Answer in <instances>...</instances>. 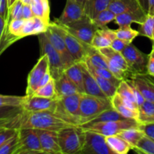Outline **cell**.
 I'll return each mask as SVG.
<instances>
[{
	"label": "cell",
	"instance_id": "33",
	"mask_svg": "<svg viewBox=\"0 0 154 154\" xmlns=\"http://www.w3.org/2000/svg\"><path fill=\"white\" fill-rule=\"evenodd\" d=\"M121 138L126 140L133 148L139 140L145 135L144 132L138 127H131L120 131L118 134Z\"/></svg>",
	"mask_w": 154,
	"mask_h": 154
},
{
	"label": "cell",
	"instance_id": "13",
	"mask_svg": "<svg viewBox=\"0 0 154 154\" xmlns=\"http://www.w3.org/2000/svg\"><path fill=\"white\" fill-rule=\"evenodd\" d=\"M50 71L49 60L47 55H40L36 64L29 73L27 78V87L26 90V96H32L38 87L39 83Z\"/></svg>",
	"mask_w": 154,
	"mask_h": 154
},
{
	"label": "cell",
	"instance_id": "22",
	"mask_svg": "<svg viewBox=\"0 0 154 154\" xmlns=\"http://www.w3.org/2000/svg\"><path fill=\"white\" fill-rule=\"evenodd\" d=\"M147 17V14L144 10L125 12L116 15L114 21L119 26V27L131 26V24L133 23L139 25L142 24L145 21Z\"/></svg>",
	"mask_w": 154,
	"mask_h": 154
},
{
	"label": "cell",
	"instance_id": "9",
	"mask_svg": "<svg viewBox=\"0 0 154 154\" xmlns=\"http://www.w3.org/2000/svg\"><path fill=\"white\" fill-rule=\"evenodd\" d=\"M123 57L129 66V72L132 74H147V62L149 54H144L132 43L129 44L123 51Z\"/></svg>",
	"mask_w": 154,
	"mask_h": 154
},
{
	"label": "cell",
	"instance_id": "12",
	"mask_svg": "<svg viewBox=\"0 0 154 154\" xmlns=\"http://www.w3.org/2000/svg\"><path fill=\"white\" fill-rule=\"evenodd\" d=\"M20 146L15 154L43 153L36 129H20Z\"/></svg>",
	"mask_w": 154,
	"mask_h": 154
},
{
	"label": "cell",
	"instance_id": "36",
	"mask_svg": "<svg viewBox=\"0 0 154 154\" xmlns=\"http://www.w3.org/2000/svg\"><path fill=\"white\" fill-rule=\"evenodd\" d=\"M116 14L113 11H111L109 9H105L102 11L100 13L98 14L96 17L93 18V23L99 29L104 28L106 26L108 23H110L112 21L115 20Z\"/></svg>",
	"mask_w": 154,
	"mask_h": 154
},
{
	"label": "cell",
	"instance_id": "19",
	"mask_svg": "<svg viewBox=\"0 0 154 154\" xmlns=\"http://www.w3.org/2000/svg\"><path fill=\"white\" fill-rule=\"evenodd\" d=\"M50 23L46 22L42 18L33 17L25 20L24 25L19 34L20 39L30 35H38L45 33L48 29Z\"/></svg>",
	"mask_w": 154,
	"mask_h": 154
},
{
	"label": "cell",
	"instance_id": "58",
	"mask_svg": "<svg viewBox=\"0 0 154 154\" xmlns=\"http://www.w3.org/2000/svg\"><path fill=\"white\" fill-rule=\"evenodd\" d=\"M4 127H6V126H0V130H1L2 129V128H4ZM9 127V126H8Z\"/></svg>",
	"mask_w": 154,
	"mask_h": 154
},
{
	"label": "cell",
	"instance_id": "47",
	"mask_svg": "<svg viewBox=\"0 0 154 154\" xmlns=\"http://www.w3.org/2000/svg\"><path fill=\"white\" fill-rule=\"evenodd\" d=\"M6 45V20L0 16V55L7 48Z\"/></svg>",
	"mask_w": 154,
	"mask_h": 154
},
{
	"label": "cell",
	"instance_id": "2",
	"mask_svg": "<svg viewBox=\"0 0 154 154\" xmlns=\"http://www.w3.org/2000/svg\"><path fill=\"white\" fill-rule=\"evenodd\" d=\"M59 144L63 154L80 153L85 141L84 130L79 126H71L58 131Z\"/></svg>",
	"mask_w": 154,
	"mask_h": 154
},
{
	"label": "cell",
	"instance_id": "11",
	"mask_svg": "<svg viewBox=\"0 0 154 154\" xmlns=\"http://www.w3.org/2000/svg\"><path fill=\"white\" fill-rule=\"evenodd\" d=\"M45 33L51 45L61 55L66 69L72 65L77 63L75 59L73 58V57L69 53L63 36L60 34V32L57 30L55 23L50 22L48 29Z\"/></svg>",
	"mask_w": 154,
	"mask_h": 154
},
{
	"label": "cell",
	"instance_id": "3",
	"mask_svg": "<svg viewBox=\"0 0 154 154\" xmlns=\"http://www.w3.org/2000/svg\"><path fill=\"white\" fill-rule=\"evenodd\" d=\"M111 108H113L112 102L108 98L82 94L80 105V125L87 123L96 116Z\"/></svg>",
	"mask_w": 154,
	"mask_h": 154
},
{
	"label": "cell",
	"instance_id": "30",
	"mask_svg": "<svg viewBox=\"0 0 154 154\" xmlns=\"http://www.w3.org/2000/svg\"><path fill=\"white\" fill-rule=\"evenodd\" d=\"M138 121L141 124L154 123V102L145 100L138 107Z\"/></svg>",
	"mask_w": 154,
	"mask_h": 154
},
{
	"label": "cell",
	"instance_id": "59",
	"mask_svg": "<svg viewBox=\"0 0 154 154\" xmlns=\"http://www.w3.org/2000/svg\"><path fill=\"white\" fill-rule=\"evenodd\" d=\"M153 43H154V42H153Z\"/></svg>",
	"mask_w": 154,
	"mask_h": 154
},
{
	"label": "cell",
	"instance_id": "48",
	"mask_svg": "<svg viewBox=\"0 0 154 154\" xmlns=\"http://www.w3.org/2000/svg\"><path fill=\"white\" fill-rule=\"evenodd\" d=\"M129 42H126L124 40H122V39L118 38H116L111 42V47L114 50H115L116 51H118V52L121 53L128 45H129Z\"/></svg>",
	"mask_w": 154,
	"mask_h": 154
},
{
	"label": "cell",
	"instance_id": "4",
	"mask_svg": "<svg viewBox=\"0 0 154 154\" xmlns=\"http://www.w3.org/2000/svg\"><path fill=\"white\" fill-rule=\"evenodd\" d=\"M81 96L82 93H77L58 99V105L54 114L71 124L79 126Z\"/></svg>",
	"mask_w": 154,
	"mask_h": 154
},
{
	"label": "cell",
	"instance_id": "6",
	"mask_svg": "<svg viewBox=\"0 0 154 154\" xmlns=\"http://www.w3.org/2000/svg\"><path fill=\"white\" fill-rule=\"evenodd\" d=\"M141 123L135 119H125L120 120L98 123L94 124H81L80 127L84 130H91L105 136L117 135L120 131L131 127H138Z\"/></svg>",
	"mask_w": 154,
	"mask_h": 154
},
{
	"label": "cell",
	"instance_id": "53",
	"mask_svg": "<svg viewBox=\"0 0 154 154\" xmlns=\"http://www.w3.org/2000/svg\"><path fill=\"white\" fill-rule=\"evenodd\" d=\"M18 115H19V114H18ZM17 116L15 117L14 118L0 120V126H9V127L14 128V125H15V123H16Z\"/></svg>",
	"mask_w": 154,
	"mask_h": 154
},
{
	"label": "cell",
	"instance_id": "26",
	"mask_svg": "<svg viewBox=\"0 0 154 154\" xmlns=\"http://www.w3.org/2000/svg\"><path fill=\"white\" fill-rule=\"evenodd\" d=\"M64 72L70 78L71 81L75 84L79 93L84 94L85 92H84V75H83V70L81 63H76L72 65L69 68H67Z\"/></svg>",
	"mask_w": 154,
	"mask_h": 154
},
{
	"label": "cell",
	"instance_id": "35",
	"mask_svg": "<svg viewBox=\"0 0 154 154\" xmlns=\"http://www.w3.org/2000/svg\"><path fill=\"white\" fill-rule=\"evenodd\" d=\"M117 93L126 102L138 107L136 102L133 90L126 80H123L117 88Z\"/></svg>",
	"mask_w": 154,
	"mask_h": 154
},
{
	"label": "cell",
	"instance_id": "21",
	"mask_svg": "<svg viewBox=\"0 0 154 154\" xmlns=\"http://www.w3.org/2000/svg\"><path fill=\"white\" fill-rule=\"evenodd\" d=\"M80 63H81V68H82L83 75H84V85L85 94L99 96V97L102 98H108L105 96V93L102 92V90H101L94 77L88 70L84 61L80 62Z\"/></svg>",
	"mask_w": 154,
	"mask_h": 154
},
{
	"label": "cell",
	"instance_id": "31",
	"mask_svg": "<svg viewBox=\"0 0 154 154\" xmlns=\"http://www.w3.org/2000/svg\"><path fill=\"white\" fill-rule=\"evenodd\" d=\"M87 68L88 69V70L90 71V73L93 75V76L94 77L96 82L98 83V84H99V87H100L101 90H102V92L105 93V95L108 98V99H111V98L117 93V87H116L112 82L108 81V79H106V78H103V77L98 75L94 70H93V69H90V68H88L87 66Z\"/></svg>",
	"mask_w": 154,
	"mask_h": 154
},
{
	"label": "cell",
	"instance_id": "7",
	"mask_svg": "<svg viewBox=\"0 0 154 154\" xmlns=\"http://www.w3.org/2000/svg\"><path fill=\"white\" fill-rule=\"evenodd\" d=\"M60 25L67 30L69 33L79 39L81 42L87 45H91L93 36L96 30L99 29L93 23L91 18L89 17L87 15L66 25Z\"/></svg>",
	"mask_w": 154,
	"mask_h": 154
},
{
	"label": "cell",
	"instance_id": "14",
	"mask_svg": "<svg viewBox=\"0 0 154 154\" xmlns=\"http://www.w3.org/2000/svg\"><path fill=\"white\" fill-rule=\"evenodd\" d=\"M58 105V98H46L36 96H26L22 105L23 111L27 112L49 111L55 113Z\"/></svg>",
	"mask_w": 154,
	"mask_h": 154
},
{
	"label": "cell",
	"instance_id": "24",
	"mask_svg": "<svg viewBox=\"0 0 154 154\" xmlns=\"http://www.w3.org/2000/svg\"><path fill=\"white\" fill-rule=\"evenodd\" d=\"M55 86L57 98L58 99L79 93L76 86L65 72L55 80Z\"/></svg>",
	"mask_w": 154,
	"mask_h": 154
},
{
	"label": "cell",
	"instance_id": "55",
	"mask_svg": "<svg viewBox=\"0 0 154 154\" xmlns=\"http://www.w3.org/2000/svg\"><path fill=\"white\" fill-rule=\"evenodd\" d=\"M148 14L154 15V0H148Z\"/></svg>",
	"mask_w": 154,
	"mask_h": 154
},
{
	"label": "cell",
	"instance_id": "40",
	"mask_svg": "<svg viewBox=\"0 0 154 154\" xmlns=\"http://www.w3.org/2000/svg\"><path fill=\"white\" fill-rule=\"evenodd\" d=\"M20 146L19 136V129L15 135L6 141L0 147V154H15Z\"/></svg>",
	"mask_w": 154,
	"mask_h": 154
},
{
	"label": "cell",
	"instance_id": "45",
	"mask_svg": "<svg viewBox=\"0 0 154 154\" xmlns=\"http://www.w3.org/2000/svg\"><path fill=\"white\" fill-rule=\"evenodd\" d=\"M23 111L22 107H3L0 108V120L11 119L20 114Z\"/></svg>",
	"mask_w": 154,
	"mask_h": 154
},
{
	"label": "cell",
	"instance_id": "23",
	"mask_svg": "<svg viewBox=\"0 0 154 154\" xmlns=\"http://www.w3.org/2000/svg\"><path fill=\"white\" fill-rule=\"evenodd\" d=\"M117 38L115 30L105 26L104 28L98 29L92 40L91 45L96 49L111 47V42Z\"/></svg>",
	"mask_w": 154,
	"mask_h": 154
},
{
	"label": "cell",
	"instance_id": "42",
	"mask_svg": "<svg viewBox=\"0 0 154 154\" xmlns=\"http://www.w3.org/2000/svg\"><path fill=\"white\" fill-rule=\"evenodd\" d=\"M26 96H7L0 94V108L3 107H22Z\"/></svg>",
	"mask_w": 154,
	"mask_h": 154
},
{
	"label": "cell",
	"instance_id": "44",
	"mask_svg": "<svg viewBox=\"0 0 154 154\" xmlns=\"http://www.w3.org/2000/svg\"><path fill=\"white\" fill-rule=\"evenodd\" d=\"M23 3L20 0H17L8 8V18L6 20V26L11 20L14 19H20L23 15Z\"/></svg>",
	"mask_w": 154,
	"mask_h": 154
},
{
	"label": "cell",
	"instance_id": "54",
	"mask_svg": "<svg viewBox=\"0 0 154 154\" xmlns=\"http://www.w3.org/2000/svg\"><path fill=\"white\" fill-rule=\"evenodd\" d=\"M141 4V7L144 9V11L148 14V9H149V4H148V0H138Z\"/></svg>",
	"mask_w": 154,
	"mask_h": 154
},
{
	"label": "cell",
	"instance_id": "32",
	"mask_svg": "<svg viewBox=\"0 0 154 154\" xmlns=\"http://www.w3.org/2000/svg\"><path fill=\"white\" fill-rule=\"evenodd\" d=\"M87 59L96 67L109 69L106 58L99 50L93 48L91 45H87Z\"/></svg>",
	"mask_w": 154,
	"mask_h": 154
},
{
	"label": "cell",
	"instance_id": "57",
	"mask_svg": "<svg viewBox=\"0 0 154 154\" xmlns=\"http://www.w3.org/2000/svg\"><path fill=\"white\" fill-rule=\"evenodd\" d=\"M24 5H30L31 4V2L32 0H20Z\"/></svg>",
	"mask_w": 154,
	"mask_h": 154
},
{
	"label": "cell",
	"instance_id": "39",
	"mask_svg": "<svg viewBox=\"0 0 154 154\" xmlns=\"http://www.w3.org/2000/svg\"><path fill=\"white\" fill-rule=\"evenodd\" d=\"M139 35L144 36L154 42V15L147 14L145 21L140 25Z\"/></svg>",
	"mask_w": 154,
	"mask_h": 154
},
{
	"label": "cell",
	"instance_id": "50",
	"mask_svg": "<svg viewBox=\"0 0 154 154\" xmlns=\"http://www.w3.org/2000/svg\"><path fill=\"white\" fill-rule=\"evenodd\" d=\"M139 128L145 133V135L154 140V123L140 124Z\"/></svg>",
	"mask_w": 154,
	"mask_h": 154
},
{
	"label": "cell",
	"instance_id": "10",
	"mask_svg": "<svg viewBox=\"0 0 154 154\" xmlns=\"http://www.w3.org/2000/svg\"><path fill=\"white\" fill-rule=\"evenodd\" d=\"M85 141L80 153L114 154L107 143L105 135L91 130H84Z\"/></svg>",
	"mask_w": 154,
	"mask_h": 154
},
{
	"label": "cell",
	"instance_id": "34",
	"mask_svg": "<svg viewBox=\"0 0 154 154\" xmlns=\"http://www.w3.org/2000/svg\"><path fill=\"white\" fill-rule=\"evenodd\" d=\"M128 119L122 116L120 113L117 112L114 108H111L110 109L106 110L102 113L99 114V115L96 116L94 118L90 120L87 123H84V124H94V123H104V122L113 121V120H120Z\"/></svg>",
	"mask_w": 154,
	"mask_h": 154
},
{
	"label": "cell",
	"instance_id": "16",
	"mask_svg": "<svg viewBox=\"0 0 154 154\" xmlns=\"http://www.w3.org/2000/svg\"><path fill=\"white\" fill-rule=\"evenodd\" d=\"M149 76L147 74H132L126 80L138 89L145 100L154 102V82Z\"/></svg>",
	"mask_w": 154,
	"mask_h": 154
},
{
	"label": "cell",
	"instance_id": "37",
	"mask_svg": "<svg viewBox=\"0 0 154 154\" xmlns=\"http://www.w3.org/2000/svg\"><path fill=\"white\" fill-rule=\"evenodd\" d=\"M132 150L139 153L154 154V140L147 135H144Z\"/></svg>",
	"mask_w": 154,
	"mask_h": 154
},
{
	"label": "cell",
	"instance_id": "52",
	"mask_svg": "<svg viewBox=\"0 0 154 154\" xmlns=\"http://www.w3.org/2000/svg\"><path fill=\"white\" fill-rule=\"evenodd\" d=\"M34 14H33V12L32 11L31 6L30 5H24L23 4V15H22V18L23 19L27 20V19H30V18L33 17Z\"/></svg>",
	"mask_w": 154,
	"mask_h": 154
},
{
	"label": "cell",
	"instance_id": "20",
	"mask_svg": "<svg viewBox=\"0 0 154 154\" xmlns=\"http://www.w3.org/2000/svg\"><path fill=\"white\" fill-rule=\"evenodd\" d=\"M113 108L122 116L128 119L138 120V107L123 100L117 93L111 99Z\"/></svg>",
	"mask_w": 154,
	"mask_h": 154
},
{
	"label": "cell",
	"instance_id": "18",
	"mask_svg": "<svg viewBox=\"0 0 154 154\" xmlns=\"http://www.w3.org/2000/svg\"><path fill=\"white\" fill-rule=\"evenodd\" d=\"M43 153L63 154L59 144L58 132L36 129Z\"/></svg>",
	"mask_w": 154,
	"mask_h": 154
},
{
	"label": "cell",
	"instance_id": "56",
	"mask_svg": "<svg viewBox=\"0 0 154 154\" xmlns=\"http://www.w3.org/2000/svg\"><path fill=\"white\" fill-rule=\"evenodd\" d=\"M77 1H78V2H79L80 4H81V5L84 7V8H85V5H86V4H87V0H77Z\"/></svg>",
	"mask_w": 154,
	"mask_h": 154
},
{
	"label": "cell",
	"instance_id": "1",
	"mask_svg": "<svg viewBox=\"0 0 154 154\" xmlns=\"http://www.w3.org/2000/svg\"><path fill=\"white\" fill-rule=\"evenodd\" d=\"M75 126L49 111L27 112L23 110L17 120L15 128L57 131L68 126Z\"/></svg>",
	"mask_w": 154,
	"mask_h": 154
},
{
	"label": "cell",
	"instance_id": "49",
	"mask_svg": "<svg viewBox=\"0 0 154 154\" xmlns=\"http://www.w3.org/2000/svg\"><path fill=\"white\" fill-rule=\"evenodd\" d=\"M147 75L154 78V43H153L151 52L150 53L147 62Z\"/></svg>",
	"mask_w": 154,
	"mask_h": 154
},
{
	"label": "cell",
	"instance_id": "17",
	"mask_svg": "<svg viewBox=\"0 0 154 154\" xmlns=\"http://www.w3.org/2000/svg\"><path fill=\"white\" fill-rule=\"evenodd\" d=\"M85 15L84 7L77 0H66V6L63 13L60 17L54 20V22L61 25H66L81 19Z\"/></svg>",
	"mask_w": 154,
	"mask_h": 154
},
{
	"label": "cell",
	"instance_id": "8",
	"mask_svg": "<svg viewBox=\"0 0 154 154\" xmlns=\"http://www.w3.org/2000/svg\"><path fill=\"white\" fill-rule=\"evenodd\" d=\"M99 51L104 55L108 62V69L118 79L126 80L131 75L129 66L122 53L116 51L111 47L101 48Z\"/></svg>",
	"mask_w": 154,
	"mask_h": 154
},
{
	"label": "cell",
	"instance_id": "46",
	"mask_svg": "<svg viewBox=\"0 0 154 154\" xmlns=\"http://www.w3.org/2000/svg\"><path fill=\"white\" fill-rule=\"evenodd\" d=\"M18 129L13 127L6 126V127L2 128V129L0 130V147H1L6 141H8L10 138H11L14 135H16Z\"/></svg>",
	"mask_w": 154,
	"mask_h": 154
},
{
	"label": "cell",
	"instance_id": "38",
	"mask_svg": "<svg viewBox=\"0 0 154 154\" xmlns=\"http://www.w3.org/2000/svg\"><path fill=\"white\" fill-rule=\"evenodd\" d=\"M84 63H85L86 66H87L88 68H90L92 69L93 70H94L98 75H99L100 76L103 77V78H106L108 79V81H110L111 82H112L116 87H118L120 85V82H121V80L118 79L117 77L114 76V74L108 69H103V68H99V67H96V66H93V64L91 63V62L88 60V59L86 58L85 60H84Z\"/></svg>",
	"mask_w": 154,
	"mask_h": 154
},
{
	"label": "cell",
	"instance_id": "29",
	"mask_svg": "<svg viewBox=\"0 0 154 154\" xmlns=\"http://www.w3.org/2000/svg\"><path fill=\"white\" fill-rule=\"evenodd\" d=\"M30 6L34 16L50 23L49 0H32Z\"/></svg>",
	"mask_w": 154,
	"mask_h": 154
},
{
	"label": "cell",
	"instance_id": "15",
	"mask_svg": "<svg viewBox=\"0 0 154 154\" xmlns=\"http://www.w3.org/2000/svg\"><path fill=\"white\" fill-rule=\"evenodd\" d=\"M55 23V22H54ZM56 26L60 34L63 36L66 47L69 50L71 55L73 57L77 63L84 62L87 58V44L81 42L75 36L69 33L67 30L65 29L62 26L55 23Z\"/></svg>",
	"mask_w": 154,
	"mask_h": 154
},
{
	"label": "cell",
	"instance_id": "25",
	"mask_svg": "<svg viewBox=\"0 0 154 154\" xmlns=\"http://www.w3.org/2000/svg\"><path fill=\"white\" fill-rule=\"evenodd\" d=\"M108 9L116 15L125 12L144 10L138 0H113Z\"/></svg>",
	"mask_w": 154,
	"mask_h": 154
},
{
	"label": "cell",
	"instance_id": "43",
	"mask_svg": "<svg viewBox=\"0 0 154 154\" xmlns=\"http://www.w3.org/2000/svg\"><path fill=\"white\" fill-rule=\"evenodd\" d=\"M115 33L117 38L129 42V43H132L134 39L137 36L139 35V32L132 29L131 26L119 27L117 29L115 30Z\"/></svg>",
	"mask_w": 154,
	"mask_h": 154
},
{
	"label": "cell",
	"instance_id": "27",
	"mask_svg": "<svg viewBox=\"0 0 154 154\" xmlns=\"http://www.w3.org/2000/svg\"><path fill=\"white\" fill-rule=\"evenodd\" d=\"M105 139L114 154H126L132 150V146L118 135L105 136Z\"/></svg>",
	"mask_w": 154,
	"mask_h": 154
},
{
	"label": "cell",
	"instance_id": "5",
	"mask_svg": "<svg viewBox=\"0 0 154 154\" xmlns=\"http://www.w3.org/2000/svg\"><path fill=\"white\" fill-rule=\"evenodd\" d=\"M38 36L40 45V55H47L49 60L50 72L51 75L53 78L55 80L57 79L66 70L63 58L49 42L45 33H42Z\"/></svg>",
	"mask_w": 154,
	"mask_h": 154
},
{
	"label": "cell",
	"instance_id": "41",
	"mask_svg": "<svg viewBox=\"0 0 154 154\" xmlns=\"http://www.w3.org/2000/svg\"><path fill=\"white\" fill-rule=\"evenodd\" d=\"M32 96H42L46 98H57V92H56L55 79L52 78L47 84L43 87L37 89L33 95Z\"/></svg>",
	"mask_w": 154,
	"mask_h": 154
},
{
	"label": "cell",
	"instance_id": "51",
	"mask_svg": "<svg viewBox=\"0 0 154 154\" xmlns=\"http://www.w3.org/2000/svg\"><path fill=\"white\" fill-rule=\"evenodd\" d=\"M8 14V1L0 0V16L7 20Z\"/></svg>",
	"mask_w": 154,
	"mask_h": 154
},
{
	"label": "cell",
	"instance_id": "28",
	"mask_svg": "<svg viewBox=\"0 0 154 154\" xmlns=\"http://www.w3.org/2000/svg\"><path fill=\"white\" fill-rule=\"evenodd\" d=\"M113 0H87L84 11L92 20L102 11L108 9Z\"/></svg>",
	"mask_w": 154,
	"mask_h": 154
}]
</instances>
